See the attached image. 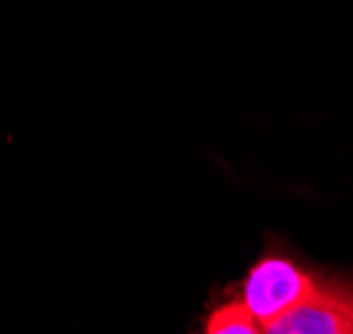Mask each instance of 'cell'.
<instances>
[{
	"label": "cell",
	"instance_id": "6da1fadb",
	"mask_svg": "<svg viewBox=\"0 0 353 334\" xmlns=\"http://www.w3.org/2000/svg\"><path fill=\"white\" fill-rule=\"evenodd\" d=\"M316 279L284 255H263L252 265L239 289V302L263 326L303 305L316 292Z\"/></svg>",
	"mask_w": 353,
	"mask_h": 334
},
{
	"label": "cell",
	"instance_id": "7a4b0ae2",
	"mask_svg": "<svg viewBox=\"0 0 353 334\" xmlns=\"http://www.w3.org/2000/svg\"><path fill=\"white\" fill-rule=\"evenodd\" d=\"M263 334H353V282H319L311 298Z\"/></svg>",
	"mask_w": 353,
	"mask_h": 334
},
{
	"label": "cell",
	"instance_id": "3957f363",
	"mask_svg": "<svg viewBox=\"0 0 353 334\" xmlns=\"http://www.w3.org/2000/svg\"><path fill=\"white\" fill-rule=\"evenodd\" d=\"M202 334H263V324L239 300H231L208 316Z\"/></svg>",
	"mask_w": 353,
	"mask_h": 334
}]
</instances>
